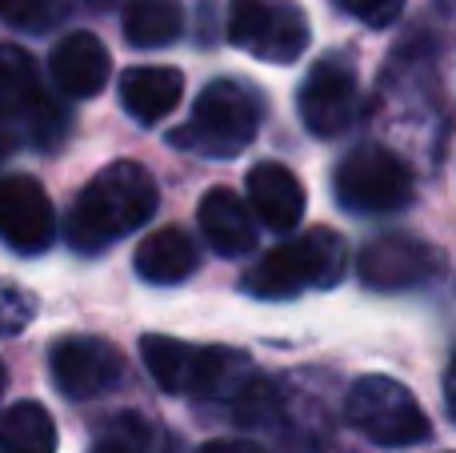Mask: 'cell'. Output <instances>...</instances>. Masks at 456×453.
<instances>
[{"label": "cell", "mask_w": 456, "mask_h": 453, "mask_svg": "<svg viewBox=\"0 0 456 453\" xmlns=\"http://www.w3.org/2000/svg\"><path fill=\"white\" fill-rule=\"evenodd\" d=\"M197 221L205 241L221 257H244L256 249V217L248 213V205L232 189H208L200 197Z\"/></svg>", "instance_id": "obj_15"}, {"label": "cell", "mask_w": 456, "mask_h": 453, "mask_svg": "<svg viewBox=\"0 0 456 453\" xmlns=\"http://www.w3.org/2000/svg\"><path fill=\"white\" fill-rule=\"evenodd\" d=\"M32 313H37V301H32L28 289L8 281V277H0V337L20 334V329L32 321Z\"/></svg>", "instance_id": "obj_22"}, {"label": "cell", "mask_w": 456, "mask_h": 453, "mask_svg": "<svg viewBox=\"0 0 456 453\" xmlns=\"http://www.w3.org/2000/svg\"><path fill=\"white\" fill-rule=\"evenodd\" d=\"M197 453H268L265 446L256 441H240V438H216V441H205Z\"/></svg>", "instance_id": "obj_25"}, {"label": "cell", "mask_w": 456, "mask_h": 453, "mask_svg": "<svg viewBox=\"0 0 456 453\" xmlns=\"http://www.w3.org/2000/svg\"><path fill=\"white\" fill-rule=\"evenodd\" d=\"M157 205L160 189L149 169L136 161H112L85 185V193L72 205L69 225H64L69 245L77 253H101L141 225H149Z\"/></svg>", "instance_id": "obj_1"}, {"label": "cell", "mask_w": 456, "mask_h": 453, "mask_svg": "<svg viewBox=\"0 0 456 453\" xmlns=\"http://www.w3.org/2000/svg\"><path fill=\"white\" fill-rule=\"evenodd\" d=\"M348 245L340 233L332 229H308L300 237L284 241V245L268 249L248 273H244V289L265 301H284L305 289H329L345 277Z\"/></svg>", "instance_id": "obj_3"}, {"label": "cell", "mask_w": 456, "mask_h": 453, "mask_svg": "<svg viewBox=\"0 0 456 453\" xmlns=\"http://www.w3.org/2000/svg\"><path fill=\"white\" fill-rule=\"evenodd\" d=\"M0 453H56V422L37 401H16L0 414Z\"/></svg>", "instance_id": "obj_18"}, {"label": "cell", "mask_w": 456, "mask_h": 453, "mask_svg": "<svg viewBox=\"0 0 456 453\" xmlns=\"http://www.w3.org/2000/svg\"><path fill=\"white\" fill-rule=\"evenodd\" d=\"M4 382H8V377H4V366H0V393H4Z\"/></svg>", "instance_id": "obj_28"}, {"label": "cell", "mask_w": 456, "mask_h": 453, "mask_svg": "<svg viewBox=\"0 0 456 453\" xmlns=\"http://www.w3.org/2000/svg\"><path fill=\"white\" fill-rule=\"evenodd\" d=\"M184 12L176 0H128L125 4V40L133 48H165L181 37Z\"/></svg>", "instance_id": "obj_19"}, {"label": "cell", "mask_w": 456, "mask_h": 453, "mask_svg": "<svg viewBox=\"0 0 456 453\" xmlns=\"http://www.w3.org/2000/svg\"><path fill=\"white\" fill-rule=\"evenodd\" d=\"M0 241L28 257L56 241V209L37 177H0Z\"/></svg>", "instance_id": "obj_12"}, {"label": "cell", "mask_w": 456, "mask_h": 453, "mask_svg": "<svg viewBox=\"0 0 456 453\" xmlns=\"http://www.w3.org/2000/svg\"><path fill=\"white\" fill-rule=\"evenodd\" d=\"M412 173L393 149L385 144H361L337 169V201L348 213H401L412 205Z\"/></svg>", "instance_id": "obj_6"}, {"label": "cell", "mask_w": 456, "mask_h": 453, "mask_svg": "<svg viewBox=\"0 0 456 453\" xmlns=\"http://www.w3.org/2000/svg\"><path fill=\"white\" fill-rule=\"evenodd\" d=\"M228 40L268 64H292L308 48V21L292 0H232Z\"/></svg>", "instance_id": "obj_7"}, {"label": "cell", "mask_w": 456, "mask_h": 453, "mask_svg": "<svg viewBox=\"0 0 456 453\" xmlns=\"http://www.w3.org/2000/svg\"><path fill=\"white\" fill-rule=\"evenodd\" d=\"M88 4H96V8H117V4H128V0H88Z\"/></svg>", "instance_id": "obj_27"}, {"label": "cell", "mask_w": 456, "mask_h": 453, "mask_svg": "<svg viewBox=\"0 0 456 453\" xmlns=\"http://www.w3.org/2000/svg\"><path fill=\"white\" fill-rule=\"evenodd\" d=\"M361 281L380 293H404V289L433 285L444 277V253L433 241L409 237V233H385L369 241L356 257Z\"/></svg>", "instance_id": "obj_9"}, {"label": "cell", "mask_w": 456, "mask_h": 453, "mask_svg": "<svg viewBox=\"0 0 456 453\" xmlns=\"http://www.w3.org/2000/svg\"><path fill=\"white\" fill-rule=\"evenodd\" d=\"M141 358H144V369L152 374V382L165 393H181V398L228 401L252 374L248 358L236 350L189 345L160 334L141 337Z\"/></svg>", "instance_id": "obj_2"}, {"label": "cell", "mask_w": 456, "mask_h": 453, "mask_svg": "<svg viewBox=\"0 0 456 453\" xmlns=\"http://www.w3.org/2000/svg\"><path fill=\"white\" fill-rule=\"evenodd\" d=\"M337 8L356 16V21L369 24V29H388V24L401 21L404 0H337Z\"/></svg>", "instance_id": "obj_23"}, {"label": "cell", "mask_w": 456, "mask_h": 453, "mask_svg": "<svg viewBox=\"0 0 456 453\" xmlns=\"http://www.w3.org/2000/svg\"><path fill=\"white\" fill-rule=\"evenodd\" d=\"M0 24L40 29L45 24V0H0Z\"/></svg>", "instance_id": "obj_24"}, {"label": "cell", "mask_w": 456, "mask_h": 453, "mask_svg": "<svg viewBox=\"0 0 456 453\" xmlns=\"http://www.w3.org/2000/svg\"><path fill=\"white\" fill-rule=\"evenodd\" d=\"M197 269V245L184 229L165 225V229L149 233V237L136 245V273H141L149 285H176V281L192 277Z\"/></svg>", "instance_id": "obj_17"}, {"label": "cell", "mask_w": 456, "mask_h": 453, "mask_svg": "<svg viewBox=\"0 0 456 453\" xmlns=\"http://www.w3.org/2000/svg\"><path fill=\"white\" fill-rule=\"evenodd\" d=\"M93 453H152V430L141 414H117L112 425L96 438Z\"/></svg>", "instance_id": "obj_21"}, {"label": "cell", "mask_w": 456, "mask_h": 453, "mask_svg": "<svg viewBox=\"0 0 456 453\" xmlns=\"http://www.w3.org/2000/svg\"><path fill=\"white\" fill-rule=\"evenodd\" d=\"M224 406L232 409L240 425H265V422L276 417V390L265 382V377L248 374V382H244Z\"/></svg>", "instance_id": "obj_20"}, {"label": "cell", "mask_w": 456, "mask_h": 453, "mask_svg": "<svg viewBox=\"0 0 456 453\" xmlns=\"http://www.w3.org/2000/svg\"><path fill=\"white\" fill-rule=\"evenodd\" d=\"M356 109H361V88H356L353 64L340 56L316 61L300 85V120L308 133L321 141L340 136L356 120Z\"/></svg>", "instance_id": "obj_10"}, {"label": "cell", "mask_w": 456, "mask_h": 453, "mask_svg": "<svg viewBox=\"0 0 456 453\" xmlns=\"http://www.w3.org/2000/svg\"><path fill=\"white\" fill-rule=\"evenodd\" d=\"M184 96V72L168 69V64H141L120 77V104L133 120L141 125H157L181 104Z\"/></svg>", "instance_id": "obj_16"}, {"label": "cell", "mask_w": 456, "mask_h": 453, "mask_svg": "<svg viewBox=\"0 0 456 453\" xmlns=\"http://www.w3.org/2000/svg\"><path fill=\"white\" fill-rule=\"evenodd\" d=\"M0 120L20 125L37 144L53 149L64 136V112L40 85L37 61L16 45H0Z\"/></svg>", "instance_id": "obj_8"}, {"label": "cell", "mask_w": 456, "mask_h": 453, "mask_svg": "<svg viewBox=\"0 0 456 453\" xmlns=\"http://www.w3.org/2000/svg\"><path fill=\"white\" fill-rule=\"evenodd\" d=\"M248 213L260 217L265 229H297L305 217V185L281 161H260L248 169Z\"/></svg>", "instance_id": "obj_14"}, {"label": "cell", "mask_w": 456, "mask_h": 453, "mask_svg": "<svg viewBox=\"0 0 456 453\" xmlns=\"http://www.w3.org/2000/svg\"><path fill=\"white\" fill-rule=\"evenodd\" d=\"M48 72H53L56 88L72 101H88L96 96L104 85H109V48L101 45V37L93 32H64L61 40L48 53Z\"/></svg>", "instance_id": "obj_13"}, {"label": "cell", "mask_w": 456, "mask_h": 453, "mask_svg": "<svg viewBox=\"0 0 456 453\" xmlns=\"http://www.w3.org/2000/svg\"><path fill=\"white\" fill-rule=\"evenodd\" d=\"M260 96L252 85L244 80H213V85L200 88L197 104H192V117L184 128L173 133L176 149L200 152V157H236L252 144L260 128Z\"/></svg>", "instance_id": "obj_4"}, {"label": "cell", "mask_w": 456, "mask_h": 453, "mask_svg": "<svg viewBox=\"0 0 456 453\" xmlns=\"http://www.w3.org/2000/svg\"><path fill=\"white\" fill-rule=\"evenodd\" d=\"M48 369L64 398L93 401L117 390V382L125 377V358L104 337H61L48 353Z\"/></svg>", "instance_id": "obj_11"}, {"label": "cell", "mask_w": 456, "mask_h": 453, "mask_svg": "<svg viewBox=\"0 0 456 453\" xmlns=\"http://www.w3.org/2000/svg\"><path fill=\"white\" fill-rule=\"evenodd\" d=\"M345 417L353 422V430H361L369 441L388 449H404V446H420L428 441L433 425H428L420 401L404 390L393 377L369 374L361 382H353L345 398Z\"/></svg>", "instance_id": "obj_5"}, {"label": "cell", "mask_w": 456, "mask_h": 453, "mask_svg": "<svg viewBox=\"0 0 456 453\" xmlns=\"http://www.w3.org/2000/svg\"><path fill=\"white\" fill-rule=\"evenodd\" d=\"M12 149H16V128L0 120V161H4V157H8V152H12Z\"/></svg>", "instance_id": "obj_26"}]
</instances>
